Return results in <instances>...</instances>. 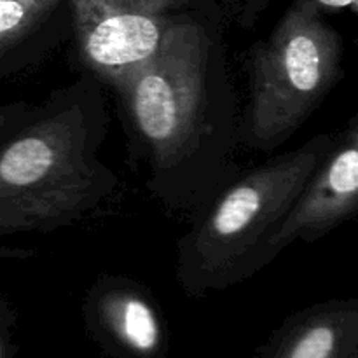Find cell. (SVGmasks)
<instances>
[{"mask_svg": "<svg viewBox=\"0 0 358 358\" xmlns=\"http://www.w3.org/2000/svg\"><path fill=\"white\" fill-rule=\"evenodd\" d=\"M145 185L196 215L236 175L240 110L213 0L175 16L156 55L114 87Z\"/></svg>", "mask_w": 358, "mask_h": 358, "instance_id": "1", "label": "cell"}, {"mask_svg": "<svg viewBox=\"0 0 358 358\" xmlns=\"http://www.w3.org/2000/svg\"><path fill=\"white\" fill-rule=\"evenodd\" d=\"M30 108L31 103L28 101H10V103L0 105V138L9 133L14 126L20 124Z\"/></svg>", "mask_w": 358, "mask_h": 358, "instance_id": "10", "label": "cell"}, {"mask_svg": "<svg viewBox=\"0 0 358 358\" xmlns=\"http://www.w3.org/2000/svg\"><path fill=\"white\" fill-rule=\"evenodd\" d=\"M226 2L238 24L243 28H252L271 0H226Z\"/></svg>", "mask_w": 358, "mask_h": 358, "instance_id": "9", "label": "cell"}, {"mask_svg": "<svg viewBox=\"0 0 358 358\" xmlns=\"http://www.w3.org/2000/svg\"><path fill=\"white\" fill-rule=\"evenodd\" d=\"M343 59V37L324 16L290 3L271 34L248 51L250 98L240 142L259 152L280 149L338 84Z\"/></svg>", "mask_w": 358, "mask_h": 358, "instance_id": "4", "label": "cell"}, {"mask_svg": "<svg viewBox=\"0 0 358 358\" xmlns=\"http://www.w3.org/2000/svg\"><path fill=\"white\" fill-rule=\"evenodd\" d=\"M296 3L310 7L324 16V13H339V10H352L353 14L358 9V0H292Z\"/></svg>", "mask_w": 358, "mask_h": 358, "instance_id": "11", "label": "cell"}, {"mask_svg": "<svg viewBox=\"0 0 358 358\" xmlns=\"http://www.w3.org/2000/svg\"><path fill=\"white\" fill-rule=\"evenodd\" d=\"M358 210V119L334 136L331 152L304 185L283 220L271 250L275 259L296 241H313L355 217Z\"/></svg>", "mask_w": 358, "mask_h": 358, "instance_id": "6", "label": "cell"}, {"mask_svg": "<svg viewBox=\"0 0 358 358\" xmlns=\"http://www.w3.org/2000/svg\"><path fill=\"white\" fill-rule=\"evenodd\" d=\"M332 145L334 136L318 133L234 175L196 213L175 257V276L187 296L226 290L275 261L273 240Z\"/></svg>", "mask_w": 358, "mask_h": 358, "instance_id": "3", "label": "cell"}, {"mask_svg": "<svg viewBox=\"0 0 358 358\" xmlns=\"http://www.w3.org/2000/svg\"><path fill=\"white\" fill-rule=\"evenodd\" d=\"M108 124L103 84L90 73L31 105L0 138V238L70 227L115 194L119 177L100 157Z\"/></svg>", "mask_w": 358, "mask_h": 358, "instance_id": "2", "label": "cell"}, {"mask_svg": "<svg viewBox=\"0 0 358 358\" xmlns=\"http://www.w3.org/2000/svg\"><path fill=\"white\" fill-rule=\"evenodd\" d=\"M90 308L122 346L140 355L156 352L163 339L159 315L149 292L124 276H101L90 294Z\"/></svg>", "mask_w": 358, "mask_h": 358, "instance_id": "8", "label": "cell"}, {"mask_svg": "<svg viewBox=\"0 0 358 358\" xmlns=\"http://www.w3.org/2000/svg\"><path fill=\"white\" fill-rule=\"evenodd\" d=\"M70 28V0H0V80L44 62Z\"/></svg>", "mask_w": 358, "mask_h": 358, "instance_id": "7", "label": "cell"}, {"mask_svg": "<svg viewBox=\"0 0 358 358\" xmlns=\"http://www.w3.org/2000/svg\"><path fill=\"white\" fill-rule=\"evenodd\" d=\"M0 353H2V350H0Z\"/></svg>", "mask_w": 358, "mask_h": 358, "instance_id": "12", "label": "cell"}, {"mask_svg": "<svg viewBox=\"0 0 358 358\" xmlns=\"http://www.w3.org/2000/svg\"><path fill=\"white\" fill-rule=\"evenodd\" d=\"M208 0H70L79 59L115 87L149 62L177 14Z\"/></svg>", "mask_w": 358, "mask_h": 358, "instance_id": "5", "label": "cell"}]
</instances>
